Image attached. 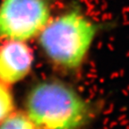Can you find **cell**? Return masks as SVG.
I'll use <instances>...</instances> for the list:
<instances>
[{"instance_id": "obj_4", "label": "cell", "mask_w": 129, "mask_h": 129, "mask_svg": "<svg viewBox=\"0 0 129 129\" xmlns=\"http://www.w3.org/2000/svg\"><path fill=\"white\" fill-rule=\"evenodd\" d=\"M33 63V51L27 42L3 40L0 45V82L10 86L24 80Z\"/></svg>"}, {"instance_id": "obj_2", "label": "cell", "mask_w": 129, "mask_h": 129, "mask_svg": "<svg viewBox=\"0 0 129 129\" xmlns=\"http://www.w3.org/2000/svg\"><path fill=\"white\" fill-rule=\"evenodd\" d=\"M25 113L41 129H80L91 107L75 89L59 80H45L29 91Z\"/></svg>"}, {"instance_id": "obj_3", "label": "cell", "mask_w": 129, "mask_h": 129, "mask_svg": "<svg viewBox=\"0 0 129 129\" xmlns=\"http://www.w3.org/2000/svg\"><path fill=\"white\" fill-rule=\"evenodd\" d=\"M52 0H0V40L38 38L50 20Z\"/></svg>"}, {"instance_id": "obj_6", "label": "cell", "mask_w": 129, "mask_h": 129, "mask_svg": "<svg viewBox=\"0 0 129 129\" xmlns=\"http://www.w3.org/2000/svg\"><path fill=\"white\" fill-rule=\"evenodd\" d=\"M14 112V98L9 85L0 82V122Z\"/></svg>"}, {"instance_id": "obj_5", "label": "cell", "mask_w": 129, "mask_h": 129, "mask_svg": "<svg viewBox=\"0 0 129 129\" xmlns=\"http://www.w3.org/2000/svg\"><path fill=\"white\" fill-rule=\"evenodd\" d=\"M0 129H41L25 112H14L0 122Z\"/></svg>"}, {"instance_id": "obj_1", "label": "cell", "mask_w": 129, "mask_h": 129, "mask_svg": "<svg viewBox=\"0 0 129 129\" xmlns=\"http://www.w3.org/2000/svg\"><path fill=\"white\" fill-rule=\"evenodd\" d=\"M98 30V24L90 16L79 7H73L52 16L38 39L51 64L75 71L84 63Z\"/></svg>"}]
</instances>
